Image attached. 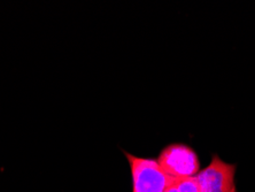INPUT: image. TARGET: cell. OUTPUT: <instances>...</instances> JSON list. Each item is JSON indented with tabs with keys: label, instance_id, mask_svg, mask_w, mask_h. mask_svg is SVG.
Returning <instances> with one entry per match:
<instances>
[{
	"label": "cell",
	"instance_id": "6da1fadb",
	"mask_svg": "<svg viewBox=\"0 0 255 192\" xmlns=\"http://www.w3.org/2000/svg\"><path fill=\"white\" fill-rule=\"evenodd\" d=\"M132 176V192H166L174 181L156 159L136 157L125 151Z\"/></svg>",
	"mask_w": 255,
	"mask_h": 192
},
{
	"label": "cell",
	"instance_id": "7a4b0ae2",
	"mask_svg": "<svg viewBox=\"0 0 255 192\" xmlns=\"http://www.w3.org/2000/svg\"><path fill=\"white\" fill-rule=\"evenodd\" d=\"M161 168L171 179L196 178L200 172V163L197 152L185 144H170L157 157Z\"/></svg>",
	"mask_w": 255,
	"mask_h": 192
},
{
	"label": "cell",
	"instance_id": "3957f363",
	"mask_svg": "<svg viewBox=\"0 0 255 192\" xmlns=\"http://www.w3.org/2000/svg\"><path fill=\"white\" fill-rule=\"evenodd\" d=\"M236 172L235 164L226 163L217 154H213L211 164L200 169L196 176L199 192H237Z\"/></svg>",
	"mask_w": 255,
	"mask_h": 192
},
{
	"label": "cell",
	"instance_id": "277c9868",
	"mask_svg": "<svg viewBox=\"0 0 255 192\" xmlns=\"http://www.w3.org/2000/svg\"><path fill=\"white\" fill-rule=\"evenodd\" d=\"M166 192H199L197 179H175L167 188Z\"/></svg>",
	"mask_w": 255,
	"mask_h": 192
}]
</instances>
